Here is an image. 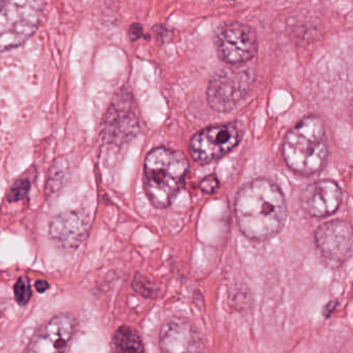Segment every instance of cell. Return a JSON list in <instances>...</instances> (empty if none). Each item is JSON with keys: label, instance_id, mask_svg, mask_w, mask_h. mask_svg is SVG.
<instances>
[{"label": "cell", "instance_id": "cell-1", "mask_svg": "<svg viewBox=\"0 0 353 353\" xmlns=\"http://www.w3.org/2000/svg\"><path fill=\"white\" fill-rule=\"evenodd\" d=\"M287 214L284 194L268 179L252 181L237 194V225L248 239L266 241L276 236L285 226Z\"/></svg>", "mask_w": 353, "mask_h": 353}, {"label": "cell", "instance_id": "cell-2", "mask_svg": "<svg viewBox=\"0 0 353 353\" xmlns=\"http://www.w3.org/2000/svg\"><path fill=\"white\" fill-rule=\"evenodd\" d=\"M327 152L325 128L317 117L301 119L289 131L283 144V156L289 168L307 176L323 168Z\"/></svg>", "mask_w": 353, "mask_h": 353}, {"label": "cell", "instance_id": "cell-3", "mask_svg": "<svg viewBox=\"0 0 353 353\" xmlns=\"http://www.w3.org/2000/svg\"><path fill=\"white\" fill-rule=\"evenodd\" d=\"M188 170L189 162L183 152L167 148L152 150L144 163V185L152 205L168 208L181 190Z\"/></svg>", "mask_w": 353, "mask_h": 353}, {"label": "cell", "instance_id": "cell-4", "mask_svg": "<svg viewBox=\"0 0 353 353\" xmlns=\"http://www.w3.org/2000/svg\"><path fill=\"white\" fill-rule=\"evenodd\" d=\"M43 7L41 1L0 0V51L20 46L36 32Z\"/></svg>", "mask_w": 353, "mask_h": 353}, {"label": "cell", "instance_id": "cell-5", "mask_svg": "<svg viewBox=\"0 0 353 353\" xmlns=\"http://www.w3.org/2000/svg\"><path fill=\"white\" fill-rule=\"evenodd\" d=\"M253 81L245 68H227L214 76L208 88V102L218 112L234 109L249 92Z\"/></svg>", "mask_w": 353, "mask_h": 353}, {"label": "cell", "instance_id": "cell-6", "mask_svg": "<svg viewBox=\"0 0 353 353\" xmlns=\"http://www.w3.org/2000/svg\"><path fill=\"white\" fill-rule=\"evenodd\" d=\"M239 142V128L234 123L212 125L192 138L190 154L196 162L208 164L226 156Z\"/></svg>", "mask_w": 353, "mask_h": 353}, {"label": "cell", "instance_id": "cell-7", "mask_svg": "<svg viewBox=\"0 0 353 353\" xmlns=\"http://www.w3.org/2000/svg\"><path fill=\"white\" fill-rule=\"evenodd\" d=\"M216 48L225 63L241 65L255 57L258 48L257 34L251 26L232 22L221 28L216 38Z\"/></svg>", "mask_w": 353, "mask_h": 353}, {"label": "cell", "instance_id": "cell-8", "mask_svg": "<svg viewBox=\"0 0 353 353\" xmlns=\"http://www.w3.org/2000/svg\"><path fill=\"white\" fill-rule=\"evenodd\" d=\"M76 326L77 322L72 314L55 315L41 326L24 353H67Z\"/></svg>", "mask_w": 353, "mask_h": 353}, {"label": "cell", "instance_id": "cell-9", "mask_svg": "<svg viewBox=\"0 0 353 353\" xmlns=\"http://www.w3.org/2000/svg\"><path fill=\"white\" fill-rule=\"evenodd\" d=\"M315 241L324 261L332 268H339L351 257L352 228L346 221L324 223L316 231Z\"/></svg>", "mask_w": 353, "mask_h": 353}, {"label": "cell", "instance_id": "cell-10", "mask_svg": "<svg viewBox=\"0 0 353 353\" xmlns=\"http://www.w3.org/2000/svg\"><path fill=\"white\" fill-rule=\"evenodd\" d=\"M163 353H204L203 338L189 318H169L163 323L159 336Z\"/></svg>", "mask_w": 353, "mask_h": 353}, {"label": "cell", "instance_id": "cell-11", "mask_svg": "<svg viewBox=\"0 0 353 353\" xmlns=\"http://www.w3.org/2000/svg\"><path fill=\"white\" fill-rule=\"evenodd\" d=\"M342 190L332 181H315L301 194V206L310 216L323 218L338 210L342 202Z\"/></svg>", "mask_w": 353, "mask_h": 353}, {"label": "cell", "instance_id": "cell-12", "mask_svg": "<svg viewBox=\"0 0 353 353\" xmlns=\"http://www.w3.org/2000/svg\"><path fill=\"white\" fill-rule=\"evenodd\" d=\"M88 219L78 212L57 214L50 224V236L63 249H76L88 234Z\"/></svg>", "mask_w": 353, "mask_h": 353}, {"label": "cell", "instance_id": "cell-13", "mask_svg": "<svg viewBox=\"0 0 353 353\" xmlns=\"http://www.w3.org/2000/svg\"><path fill=\"white\" fill-rule=\"evenodd\" d=\"M113 353H144L139 334L131 326H121L112 339Z\"/></svg>", "mask_w": 353, "mask_h": 353}, {"label": "cell", "instance_id": "cell-14", "mask_svg": "<svg viewBox=\"0 0 353 353\" xmlns=\"http://www.w3.org/2000/svg\"><path fill=\"white\" fill-rule=\"evenodd\" d=\"M14 293H15V299L18 305H28L32 295L30 279L26 278V276H21L16 282L15 287H14Z\"/></svg>", "mask_w": 353, "mask_h": 353}, {"label": "cell", "instance_id": "cell-15", "mask_svg": "<svg viewBox=\"0 0 353 353\" xmlns=\"http://www.w3.org/2000/svg\"><path fill=\"white\" fill-rule=\"evenodd\" d=\"M30 189V181H28V179H20V181H16L15 185L12 187L9 196H8V200L14 202L23 199V198L28 195Z\"/></svg>", "mask_w": 353, "mask_h": 353}, {"label": "cell", "instance_id": "cell-16", "mask_svg": "<svg viewBox=\"0 0 353 353\" xmlns=\"http://www.w3.org/2000/svg\"><path fill=\"white\" fill-rule=\"evenodd\" d=\"M219 188V181L214 175L204 177L200 183V189L206 194H212Z\"/></svg>", "mask_w": 353, "mask_h": 353}, {"label": "cell", "instance_id": "cell-17", "mask_svg": "<svg viewBox=\"0 0 353 353\" xmlns=\"http://www.w3.org/2000/svg\"><path fill=\"white\" fill-rule=\"evenodd\" d=\"M130 36H131L132 40H137L140 37L142 36V28L140 24H134L130 30Z\"/></svg>", "mask_w": 353, "mask_h": 353}, {"label": "cell", "instance_id": "cell-18", "mask_svg": "<svg viewBox=\"0 0 353 353\" xmlns=\"http://www.w3.org/2000/svg\"><path fill=\"white\" fill-rule=\"evenodd\" d=\"M34 286H36L37 291L40 293L46 292V291L48 290L49 287H50L49 286L48 282L43 280L37 281Z\"/></svg>", "mask_w": 353, "mask_h": 353}]
</instances>
